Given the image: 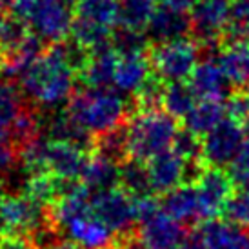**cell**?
<instances>
[{"instance_id":"1","label":"cell","mask_w":249,"mask_h":249,"mask_svg":"<svg viewBox=\"0 0 249 249\" xmlns=\"http://www.w3.org/2000/svg\"><path fill=\"white\" fill-rule=\"evenodd\" d=\"M78 71L66 58L60 44H51L38 60L18 76L22 95L42 109H58L73 97Z\"/></svg>"},{"instance_id":"2","label":"cell","mask_w":249,"mask_h":249,"mask_svg":"<svg viewBox=\"0 0 249 249\" xmlns=\"http://www.w3.org/2000/svg\"><path fill=\"white\" fill-rule=\"evenodd\" d=\"M70 115L93 137L107 133L127 122V104L115 89H86L73 93L68 102Z\"/></svg>"},{"instance_id":"3","label":"cell","mask_w":249,"mask_h":249,"mask_svg":"<svg viewBox=\"0 0 249 249\" xmlns=\"http://www.w3.org/2000/svg\"><path fill=\"white\" fill-rule=\"evenodd\" d=\"M178 131L177 118L166 109H139L127 120L129 157L144 162L151 160L173 147Z\"/></svg>"},{"instance_id":"4","label":"cell","mask_w":249,"mask_h":249,"mask_svg":"<svg viewBox=\"0 0 249 249\" xmlns=\"http://www.w3.org/2000/svg\"><path fill=\"white\" fill-rule=\"evenodd\" d=\"M13 15L40 40L56 44L70 36L75 9L68 0H15Z\"/></svg>"},{"instance_id":"5","label":"cell","mask_w":249,"mask_h":249,"mask_svg":"<svg viewBox=\"0 0 249 249\" xmlns=\"http://www.w3.org/2000/svg\"><path fill=\"white\" fill-rule=\"evenodd\" d=\"M135 238L142 249H178L187 238V226L167 214L153 195L137 198Z\"/></svg>"},{"instance_id":"6","label":"cell","mask_w":249,"mask_h":249,"mask_svg":"<svg viewBox=\"0 0 249 249\" xmlns=\"http://www.w3.org/2000/svg\"><path fill=\"white\" fill-rule=\"evenodd\" d=\"M118 26V0H76L71 35L86 49L107 46Z\"/></svg>"},{"instance_id":"7","label":"cell","mask_w":249,"mask_h":249,"mask_svg":"<svg viewBox=\"0 0 249 249\" xmlns=\"http://www.w3.org/2000/svg\"><path fill=\"white\" fill-rule=\"evenodd\" d=\"M198 56L200 49L196 42L180 38V40L157 44L151 49L149 60L155 75L164 82H184L198 66Z\"/></svg>"},{"instance_id":"8","label":"cell","mask_w":249,"mask_h":249,"mask_svg":"<svg viewBox=\"0 0 249 249\" xmlns=\"http://www.w3.org/2000/svg\"><path fill=\"white\" fill-rule=\"evenodd\" d=\"M93 211L118 236H127L137 229V198L124 187H113L91 195Z\"/></svg>"},{"instance_id":"9","label":"cell","mask_w":249,"mask_h":249,"mask_svg":"<svg viewBox=\"0 0 249 249\" xmlns=\"http://www.w3.org/2000/svg\"><path fill=\"white\" fill-rule=\"evenodd\" d=\"M246 139L240 122L226 117L218 125L202 137V160L206 166L226 169L244 151Z\"/></svg>"},{"instance_id":"10","label":"cell","mask_w":249,"mask_h":249,"mask_svg":"<svg viewBox=\"0 0 249 249\" xmlns=\"http://www.w3.org/2000/svg\"><path fill=\"white\" fill-rule=\"evenodd\" d=\"M51 218L49 206H44L26 193L6 195L0 209V235L28 236L35 228Z\"/></svg>"},{"instance_id":"11","label":"cell","mask_w":249,"mask_h":249,"mask_svg":"<svg viewBox=\"0 0 249 249\" xmlns=\"http://www.w3.org/2000/svg\"><path fill=\"white\" fill-rule=\"evenodd\" d=\"M191 33L204 46H213L226 35L231 0H196L189 9Z\"/></svg>"},{"instance_id":"12","label":"cell","mask_w":249,"mask_h":249,"mask_svg":"<svg viewBox=\"0 0 249 249\" xmlns=\"http://www.w3.org/2000/svg\"><path fill=\"white\" fill-rule=\"evenodd\" d=\"M198 196L202 200V208L206 213V218H214L216 214H222L228 200L235 193V184L226 169L206 166L200 177L195 182Z\"/></svg>"},{"instance_id":"13","label":"cell","mask_w":249,"mask_h":249,"mask_svg":"<svg viewBox=\"0 0 249 249\" xmlns=\"http://www.w3.org/2000/svg\"><path fill=\"white\" fill-rule=\"evenodd\" d=\"M200 249H249V228L231 220L209 218L193 231Z\"/></svg>"},{"instance_id":"14","label":"cell","mask_w":249,"mask_h":249,"mask_svg":"<svg viewBox=\"0 0 249 249\" xmlns=\"http://www.w3.org/2000/svg\"><path fill=\"white\" fill-rule=\"evenodd\" d=\"M160 206L167 214H171L184 226L202 224L204 220H208L195 184H182L164 193L160 198Z\"/></svg>"},{"instance_id":"15","label":"cell","mask_w":249,"mask_h":249,"mask_svg":"<svg viewBox=\"0 0 249 249\" xmlns=\"http://www.w3.org/2000/svg\"><path fill=\"white\" fill-rule=\"evenodd\" d=\"M189 86L193 88L198 100H218L224 102L231 95V80L226 71L222 70L220 62L202 60L189 76Z\"/></svg>"},{"instance_id":"16","label":"cell","mask_w":249,"mask_h":249,"mask_svg":"<svg viewBox=\"0 0 249 249\" xmlns=\"http://www.w3.org/2000/svg\"><path fill=\"white\" fill-rule=\"evenodd\" d=\"M153 193L164 195L175 187L186 184L187 160L182 159L173 147L147 160Z\"/></svg>"},{"instance_id":"17","label":"cell","mask_w":249,"mask_h":249,"mask_svg":"<svg viewBox=\"0 0 249 249\" xmlns=\"http://www.w3.org/2000/svg\"><path fill=\"white\" fill-rule=\"evenodd\" d=\"M151 60L144 53H118V62L113 76V89L120 95H137L140 88L151 78Z\"/></svg>"},{"instance_id":"18","label":"cell","mask_w":249,"mask_h":249,"mask_svg":"<svg viewBox=\"0 0 249 249\" xmlns=\"http://www.w3.org/2000/svg\"><path fill=\"white\" fill-rule=\"evenodd\" d=\"M186 13L187 11H180L166 4L157 7L145 28L149 40H153L155 44H164V42L186 38L187 33H191V20H189V15Z\"/></svg>"},{"instance_id":"19","label":"cell","mask_w":249,"mask_h":249,"mask_svg":"<svg viewBox=\"0 0 249 249\" xmlns=\"http://www.w3.org/2000/svg\"><path fill=\"white\" fill-rule=\"evenodd\" d=\"M118 62V51L113 48V44L102 46V48L91 49L89 58L80 71V78L88 88L97 89H107L113 88V76Z\"/></svg>"},{"instance_id":"20","label":"cell","mask_w":249,"mask_h":249,"mask_svg":"<svg viewBox=\"0 0 249 249\" xmlns=\"http://www.w3.org/2000/svg\"><path fill=\"white\" fill-rule=\"evenodd\" d=\"M46 49L44 40H40L36 35L28 33L15 48L0 53V71L7 78H17L28 70L31 64L38 60Z\"/></svg>"},{"instance_id":"21","label":"cell","mask_w":249,"mask_h":249,"mask_svg":"<svg viewBox=\"0 0 249 249\" xmlns=\"http://www.w3.org/2000/svg\"><path fill=\"white\" fill-rule=\"evenodd\" d=\"M80 180L93 193L118 187L120 186V164H117L115 160L107 159L104 155L95 153L88 160Z\"/></svg>"},{"instance_id":"22","label":"cell","mask_w":249,"mask_h":249,"mask_svg":"<svg viewBox=\"0 0 249 249\" xmlns=\"http://www.w3.org/2000/svg\"><path fill=\"white\" fill-rule=\"evenodd\" d=\"M220 66L236 88L249 86V40H231L220 53Z\"/></svg>"},{"instance_id":"23","label":"cell","mask_w":249,"mask_h":249,"mask_svg":"<svg viewBox=\"0 0 249 249\" xmlns=\"http://www.w3.org/2000/svg\"><path fill=\"white\" fill-rule=\"evenodd\" d=\"M228 117L226 115V106L218 100H200L186 117H184V127L196 135H208L214 125H218Z\"/></svg>"},{"instance_id":"24","label":"cell","mask_w":249,"mask_h":249,"mask_svg":"<svg viewBox=\"0 0 249 249\" xmlns=\"http://www.w3.org/2000/svg\"><path fill=\"white\" fill-rule=\"evenodd\" d=\"M120 187H124L125 191L133 195L135 198L153 195L147 162L133 159V157L125 159L120 164Z\"/></svg>"},{"instance_id":"25","label":"cell","mask_w":249,"mask_h":249,"mask_svg":"<svg viewBox=\"0 0 249 249\" xmlns=\"http://www.w3.org/2000/svg\"><path fill=\"white\" fill-rule=\"evenodd\" d=\"M95 153L104 155L107 159L115 160L117 164H122L125 159H129V139H127V122L118 125L107 133H102L93 139Z\"/></svg>"},{"instance_id":"26","label":"cell","mask_w":249,"mask_h":249,"mask_svg":"<svg viewBox=\"0 0 249 249\" xmlns=\"http://www.w3.org/2000/svg\"><path fill=\"white\" fill-rule=\"evenodd\" d=\"M198 98L195 95L193 88L184 80V82H166L164 98H162V107L173 115L175 118H184L193 109Z\"/></svg>"},{"instance_id":"27","label":"cell","mask_w":249,"mask_h":249,"mask_svg":"<svg viewBox=\"0 0 249 249\" xmlns=\"http://www.w3.org/2000/svg\"><path fill=\"white\" fill-rule=\"evenodd\" d=\"M155 9V0H118V26L145 31Z\"/></svg>"},{"instance_id":"28","label":"cell","mask_w":249,"mask_h":249,"mask_svg":"<svg viewBox=\"0 0 249 249\" xmlns=\"http://www.w3.org/2000/svg\"><path fill=\"white\" fill-rule=\"evenodd\" d=\"M26 109L22 91L11 82V78L0 76V125L11 127L22 111Z\"/></svg>"},{"instance_id":"29","label":"cell","mask_w":249,"mask_h":249,"mask_svg":"<svg viewBox=\"0 0 249 249\" xmlns=\"http://www.w3.org/2000/svg\"><path fill=\"white\" fill-rule=\"evenodd\" d=\"M147 42H149V36L145 31L118 26V29H115L111 44L120 55H127V53H144Z\"/></svg>"},{"instance_id":"30","label":"cell","mask_w":249,"mask_h":249,"mask_svg":"<svg viewBox=\"0 0 249 249\" xmlns=\"http://www.w3.org/2000/svg\"><path fill=\"white\" fill-rule=\"evenodd\" d=\"M226 36L231 40H249V0H231Z\"/></svg>"},{"instance_id":"31","label":"cell","mask_w":249,"mask_h":249,"mask_svg":"<svg viewBox=\"0 0 249 249\" xmlns=\"http://www.w3.org/2000/svg\"><path fill=\"white\" fill-rule=\"evenodd\" d=\"M28 35V26L18 20L15 15H6L0 11V53L15 48Z\"/></svg>"},{"instance_id":"32","label":"cell","mask_w":249,"mask_h":249,"mask_svg":"<svg viewBox=\"0 0 249 249\" xmlns=\"http://www.w3.org/2000/svg\"><path fill=\"white\" fill-rule=\"evenodd\" d=\"M226 220L249 228V189H236L222 211Z\"/></svg>"},{"instance_id":"33","label":"cell","mask_w":249,"mask_h":249,"mask_svg":"<svg viewBox=\"0 0 249 249\" xmlns=\"http://www.w3.org/2000/svg\"><path fill=\"white\" fill-rule=\"evenodd\" d=\"M173 149L186 160H202V137L184 127L175 139Z\"/></svg>"},{"instance_id":"34","label":"cell","mask_w":249,"mask_h":249,"mask_svg":"<svg viewBox=\"0 0 249 249\" xmlns=\"http://www.w3.org/2000/svg\"><path fill=\"white\" fill-rule=\"evenodd\" d=\"M226 115L229 118H233L236 122H248L249 120V91H238V93H231L228 98H226Z\"/></svg>"},{"instance_id":"35","label":"cell","mask_w":249,"mask_h":249,"mask_svg":"<svg viewBox=\"0 0 249 249\" xmlns=\"http://www.w3.org/2000/svg\"><path fill=\"white\" fill-rule=\"evenodd\" d=\"M228 173L236 189H249V149L244 147L240 157L228 167Z\"/></svg>"},{"instance_id":"36","label":"cell","mask_w":249,"mask_h":249,"mask_svg":"<svg viewBox=\"0 0 249 249\" xmlns=\"http://www.w3.org/2000/svg\"><path fill=\"white\" fill-rule=\"evenodd\" d=\"M18 159H20V153H18V149L15 145H4V147H0V180L18 162Z\"/></svg>"},{"instance_id":"37","label":"cell","mask_w":249,"mask_h":249,"mask_svg":"<svg viewBox=\"0 0 249 249\" xmlns=\"http://www.w3.org/2000/svg\"><path fill=\"white\" fill-rule=\"evenodd\" d=\"M195 2L196 0H162V4L175 7V9H180V11H189L195 6Z\"/></svg>"},{"instance_id":"38","label":"cell","mask_w":249,"mask_h":249,"mask_svg":"<svg viewBox=\"0 0 249 249\" xmlns=\"http://www.w3.org/2000/svg\"><path fill=\"white\" fill-rule=\"evenodd\" d=\"M4 145H15L13 133H11V127L0 125V147H4ZM15 147H17V145H15Z\"/></svg>"},{"instance_id":"39","label":"cell","mask_w":249,"mask_h":249,"mask_svg":"<svg viewBox=\"0 0 249 249\" xmlns=\"http://www.w3.org/2000/svg\"><path fill=\"white\" fill-rule=\"evenodd\" d=\"M53 249H84L82 246H78L75 242H70V240H62L60 244H56Z\"/></svg>"},{"instance_id":"40","label":"cell","mask_w":249,"mask_h":249,"mask_svg":"<svg viewBox=\"0 0 249 249\" xmlns=\"http://www.w3.org/2000/svg\"><path fill=\"white\" fill-rule=\"evenodd\" d=\"M242 127H244V139H246V145H244V147H248L249 149V120L248 122H244Z\"/></svg>"},{"instance_id":"41","label":"cell","mask_w":249,"mask_h":249,"mask_svg":"<svg viewBox=\"0 0 249 249\" xmlns=\"http://www.w3.org/2000/svg\"><path fill=\"white\" fill-rule=\"evenodd\" d=\"M15 0H0V11H4L6 7H11L13 6Z\"/></svg>"},{"instance_id":"42","label":"cell","mask_w":249,"mask_h":249,"mask_svg":"<svg viewBox=\"0 0 249 249\" xmlns=\"http://www.w3.org/2000/svg\"><path fill=\"white\" fill-rule=\"evenodd\" d=\"M4 198H6V191H4V187L0 184V209H2V204H4Z\"/></svg>"},{"instance_id":"43","label":"cell","mask_w":249,"mask_h":249,"mask_svg":"<svg viewBox=\"0 0 249 249\" xmlns=\"http://www.w3.org/2000/svg\"><path fill=\"white\" fill-rule=\"evenodd\" d=\"M68 2H73V0H68Z\"/></svg>"},{"instance_id":"44","label":"cell","mask_w":249,"mask_h":249,"mask_svg":"<svg viewBox=\"0 0 249 249\" xmlns=\"http://www.w3.org/2000/svg\"><path fill=\"white\" fill-rule=\"evenodd\" d=\"M111 249H115V248H111ZM117 249H118V248H117Z\"/></svg>"}]
</instances>
